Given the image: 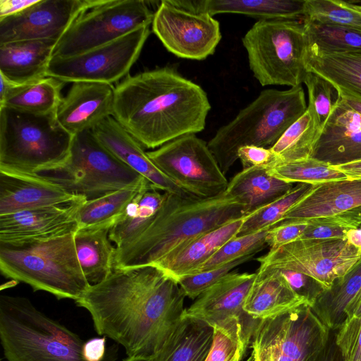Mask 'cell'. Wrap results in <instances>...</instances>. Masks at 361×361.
<instances>
[{
    "instance_id": "1",
    "label": "cell",
    "mask_w": 361,
    "mask_h": 361,
    "mask_svg": "<svg viewBox=\"0 0 361 361\" xmlns=\"http://www.w3.org/2000/svg\"><path fill=\"white\" fill-rule=\"evenodd\" d=\"M178 281L156 265L114 268L75 302L90 314L97 334L123 346L128 357L152 358L185 314Z\"/></svg>"
},
{
    "instance_id": "2",
    "label": "cell",
    "mask_w": 361,
    "mask_h": 361,
    "mask_svg": "<svg viewBox=\"0 0 361 361\" xmlns=\"http://www.w3.org/2000/svg\"><path fill=\"white\" fill-rule=\"evenodd\" d=\"M210 109L204 90L173 67L127 75L115 87L113 117L149 149L202 131Z\"/></svg>"
},
{
    "instance_id": "3",
    "label": "cell",
    "mask_w": 361,
    "mask_h": 361,
    "mask_svg": "<svg viewBox=\"0 0 361 361\" xmlns=\"http://www.w3.org/2000/svg\"><path fill=\"white\" fill-rule=\"evenodd\" d=\"M245 217L242 205L224 192L202 198L164 192L148 226L131 243L116 248L114 268L155 265L191 240Z\"/></svg>"
},
{
    "instance_id": "4",
    "label": "cell",
    "mask_w": 361,
    "mask_h": 361,
    "mask_svg": "<svg viewBox=\"0 0 361 361\" xmlns=\"http://www.w3.org/2000/svg\"><path fill=\"white\" fill-rule=\"evenodd\" d=\"M0 270L57 299L75 301L90 286L80 267L74 232L39 240L0 242Z\"/></svg>"
},
{
    "instance_id": "5",
    "label": "cell",
    "mask_w": 361,
    "mask_h": 361,
    "mask_svg": "<svg viewBox=\"0 0 361 361\" xmlns=\"http://www.w3.org/2000/svg\"><path fill=\"white\" fill-rule=\"evenodd\" d=\"M0 341L7 361H87L85 341L24 297L0 295Z\"/></svg>"
},
{
    "instance_id": "6",
    "label": "cell",
    "mask_w": 361,
    "mask_h": 361,
    "mask_svg": "<svg viewBox=\"0 0 361 361\" xmlns=\"http://www.w3.org/2000/svg\"><path fill=\"white\" fill-rule=\"evenodd\" d=\"M307 109L301 85L287 90H263L231 121L221 127L207 145L226 174L238 159L240 147H271Z\"/></svg>"
},
{
    "instance_id": "7",
    "label": "cell",
    "mask_w": 361,
    "mask_h": 361,
    "mask_svg": "<svg viewBox=\"0 0 361 361\" xmlns=\"http://www.w3.org/2000/svg\"><path fill=\"white\" fill-rule=\"evenodd\" d=\"M74 135L56 114L37 115L0 107V170L29 175L63 165Z\"/></svg>"
},
{
    "instance_id": "8",
    "label": "cell",
    "mask_w": 361,
    "mask_h": 361,
    "mask_svg": "<svg viewBox=\"0 0 361 361\" xmlns=\"http://www.w3.org/2000/svg\"><path fill=\"white\" fill-rule=\"evenodd\" d=\"M250 69L262 86L300 85L307 73L304 19L257 20L242 39Z\"/></svg>"
},
{
    "instance_id": "9",
    "label": "cell",
    "mask_w": 361,
    "mask_h": 361,
    "mask_svg": "<svg viewBox=\"0 0 361 361\" xmlns=\"http://www.w3.org/2000/svg\"><path fill=\"white\" fill-rule=\"evenodd\" d=\"M35 175L87 200L138 186L147 180L104 147L92 130L74 135L70 156L63 165Z\"/></svg>"
},
{
    "instance_id": "10",
    "label": "cell",
    "mask_w": 361,
    "mask_h": 361,
    "mask_svg": "<svg viewBox=\"0 0 361 361\" xmlns=\"http://www.w3.org/2000/svg\"><path fill=\"white\" fill-rule=\"evenodd\" d=\"M330 329L303 304L262 319L252 338V361H314L326 345Z\"/></svg>"
},
{
    "instance_id": "11",
    "label": "cell",
    "mask_w": 361,
    "mask_h": 361,
    "mask_svg": "<svg viewBox=\"0 0 361 361\" xmlns=\"http://www.w3.org/2000/svg\"><path fill=\"white\" fill-rule=\"evenodd\" d=\"M154 12L143 0H101L80 14L57 42L52 57H69L111 42L152 24Z\"/></svg>"
},
{
    "instance_id": "12",
    "label": "cell",
    "mask_w": 361,
    "mask_h": 361,
    "mask_svg": "<svg viewBox=\"0 0 361 361\" xmlns=\"http://www.w3.org/2000/svg\"><path fill=\"white\" fill-rule=\"evenodd\" d=\"M153 163L188 193L209 198L223 193L228 181L207 143L185 135L147 152Z\"/></svg>"
},
{
    "instance_id": "13",
    "label": "cell",
    "mask_w": 361,
    "mask_h": 361,
    "mask_svg": "<svg viewBox=\"0 0 361 361\" xmlns=\"http://www.w3.org/2000/svg\"><path fill=\"white\" fill-rule=\"evenodd\" d=\"M149 33V26H144L82 54L52 57L47 77L63 82H96L112 85L126 77Z\"/></svg>"
},
{
    "instance_id": "14",
    "label": "cell",
    "mask_w": 361,
    "mask_h": 361,
    "mask_svg": "<svg viewBox=\"0 0 361 361\" xmlns=\"http://www.w3.org/2000/svg\"><path fill=\"white\" fill-rule=\"evenodd\" d=\"M360 258L361 249L347 240L303 239L269 250L257 260L259 267L305 274L326 290Z\"/></svg>"
},
{
    "instance_id": "15",
    "label": "cell",
    "mask_w": 361,
    "mask_h": 361,
    "mask_svg": "<svg viewBox=\"0 0 361 361\" xmlns=\"http://www.w3.org/2000/svg\"><path fill=\"white\" fill-rule=\"evenodd\" d=\"M255 276L256 273H229L199 295L185 314L229 334L247 349L261 321L244 310Z\"/></svg>"
},
{
    "instance_id": "16",
    "label": "cell",
    "mask_w": 361,
    "mask_h": 361,
    "mask_svg": "<svg viewBox=\"0 0 361 361\" xmlns=\"http://www.w3.org/2000/svg\"><path fill=\"white\" fill-rule=\"evenodd\" d=\"M152 27L164 47L182 59H205L221 39L219 23L209 13L187 11L169 0L159 2Z\"/></svg>"
},
{
    "instance_id": "17",
    "label": "cell",
    "mask_w": 361,
    "mask_h": 361,
    "mask_svg": "<svg viewBox=\"0 0 361 361\" xmlns=\"http://www.w3.org/2000/svg\"><path fill=\"white\" fill-rule=\"evenodd\" d=\"M101 0H37L0 18V44L23 40L59 41L72 23Z\"/></svg>"
},
{
    "instance_id": "18",
    "label": "cell",
    "mask_w": 361,
    "mask_h": 361,
    "mask_svg": "<svg viewBox=\"0 0 361 361\" xmlns=\"http://www.w3.org/2000/svg\"><path fill=\"white\" fill-rule=\"evenodd\" d=\"M79 196L71 202L0 215V242H21L52 238L78 228Z\"/></svg>"
},
{
    "instance_id": "19",
    "label": "cell",
    "mask_w": 361,
    "mask_h": 361,
    "mask_svg": "<svg viewBox=\"0 0 361 361\" xmlns=\"http://www.w3.org/2000/svg\"><path fill=\"white\" fill-rule=\"evenodd\" d=\"M115 87L96 82H73L62 98L56 116L59 124L73 135L94 127L113 116Z\"/></svg>"
},
{
    "instance_id": "20",
    "label": "cell",
    "mask_w": 361,
    "mask_h": 361,
    "mask_svg": "<svg viewBox=\"0 0 361 361\" xmlns=\"http://www.w3.org/2000/svg\"><path fill=\"white\" fill-rule=\"evenodd\" d=\"M311 157L331 166L361 159V116L339 97L319 133Z\"/></svg>"
},
{
    "instance_id": "21",
    "label": "cell",
    "mask_w": 361,
    "mask_h": 361,
    "mask_svg": "<svg viewBox=\"0 0 361 361\" xmlns=\"http://www.w3.org/2000/svg\"><path fill=\"white\" fill-rule=\"evenodd\" d=\"M92 131L104 147L147 179L154 188L164 192L191 195L167 177L149 159L141 144L113 116L104 120Z\"/></svg>"
},
{
    "instance_id": "22",
    "label": "cell",
    "mask_w": 361,
    "mask_h": 361,
    "mask_svg": "<svg viewBox=\"0 0 361 361\" xmlns=\"http://www.w3.org/2000/svg\"><path fill=\"white\" fill-rule=\"evenodd\" d=\"M78 197L37 175L0 170V215L63 204Z\"/></svg>"
},
{
    "instance_id": "23",
    "label": "cell",
    "mask_w": 361,
    "mask_h": 361,
    "mask_svg": "<svg viewBox=\"0 0 361 361\" xmlns=\"http://www.w3.org/2000/svg\"><path fill=\"white\" fill-rule=\"evenodd\" d=\"M361 206V178L312 185L282 221L332 216ZM281 221V222H282Z\"/></svg>"
},
{
    "instance_id": "24",
    "label": "cell",
    "mask_w": 361,
    "mask_h": 361,
    "mask_svg": "<svg viewBox=\"0 0 361 361\" xmlns=\"http://www.w3.org/2000/svg\"><path fill=\"white\" fill-rule=\"evenodd\" d=\"M303 304L309 305L294 291L280 269L259 267L245 299L244 310L254 319L262 320Z\"/></svg>"
},
{
    "instance_id": "25",
    "label": "cell",
    "mask_w": 361,
    "mask_h": 361,
    "mask_svg": "<svg viewBox=\"0 0 361 361\" xmlns=\"http://www.w3.org/2000/svg\"><path fill=\"white\" fill-rule=\"evenodd\" d=\"M56 43L43 39L0 44V75L18 85L46 78Z\"/></svg>"
},
{
    "instance_id": "26",
    "label": "cell",
    "mask_w": 361,
    "mask_h": 361,
    "mask_svg": "<svg viewBox=\"0 0 361 361\" xmlns=\"http://www.w3.org/2000/svg\"><path fill=\"white\" fill-rule=\"evenodd\" d=\"M244 218L199 235L169 253L155 265L176 280L196 274L221 246L238 235Z\"/></svg>"
},
{
    "instance_id": "27",
    "label": "cell",
    "mask_w": 361,
    "mask_h": 361,
    "mask_svg": "<svg viewBox=\"0 0 361 361\" xmlns=\"http://www.w3.org/2000/svg\"><path fill=\"white\" fill-rule=\"evenodd\" d=\"M173 5L211 16L243 14L261 20L304 19L305 0H169Z\"/></svg>"
},
{
    "instance_id": "28",
    "label": "cell",
    "mask_w": 361,
    "mask_h": 361,
    "mask_svg": "<svg viewBox=\"0 0 361 361\" xmlns=\"http://www.w3.org/2000/svg\"><path fill=\"white\" fill-rule=\"evenodd\" d=\"M114 221L78 228L74 232L78 259L90 285L104 281L114 270L116 248L109 238Z\"/></svg>"
},
{
    "instance_id": "29",
    "label": "cell",
    "mask_w": 361,
    "mask_h": 361,
    "mask_svg": "<svg viewBox=\"0 0 361 361\" xmlns=\"http://www.w3.org/2000/svg\"><path fill=\"white\" fill-rule=\"evenodd\" d=\"M267 166L243 169L228 182L224 191L242 205L245 216L271 203L293 188V183L269 174Z\"/></svg>"
},
{
    "instance_id": "30",
    "label": "cell",
    "mask_w": 361,
    "mask_h": 361,
    "mask_svg": "<svg viewBox=\"0 0 361 361\" xmlns=\"http://www.w3.org/2000/svg\"><path fill=\"white\" fill-rule=\"evenodd\" d=\"M214 338L213 326L185 314L152 361H205Z\"/></svg>"
},
{
    "instance_id": "31",
    "label": "cell",
    "mask_w": 361,
    "mask_h": 361,
    "mask_svg": "<svg viewBox=\"0 0 361 361\" xmlns=\"http://www.w3.org/2000/svg\"><path fill=\"white\" fill-rule=\"evenodd\" d=\"M361 295V258L343 276L323 290L311 306L312 312L330 330L345 321V310Z\"/></svg>"
},
{
    "instance_id": "32",
    "label": "cell",
    "mask_w": 361,
    "mask_h": 361,
    "mask_svg": "<svg viewBox=\"0 0 361 361\" xmlns=\"http://www.w3.org/2000/svg\"><path fill=\"white\" fill-rule=\"evenodd\" d=\"M164 198V192L161 193L150 183L137 193L111 228L109 238L116 248L129 244L145 229Z\"/></svg>"
},
{
    "instance_id": "33",
    "label": "cell",
    "mask_w": 361,
    "mask_h": 361,
    "mask_svg": "<svg viewBox=\"0 0 361 361\" xmlns=\"http://www.w3.org/2000/svg\"><path fill=\"white\" fill-rule=\"evenodd\" d=\"M307 72L331 82L339 92L361 100V51L322 56L307 54Z\"/></svg>"
},
{
    "instance_id": "34",
    "label": "cell",
    "mask_w": 361,
    "mask_h": 361,
    "mask_svg": "<svg viewBox=\"0 0 361 361\" xmlns=\"http://www.w3.org/2000/svg\"><path fill=\"white\" fill-rule=\"evenodd\" d=\"M65 82L51 77L13 85L0 99L6 106L37 115L56 114L61 102V90Z\"/></svg>"
},
{
    "instance_id": "35",
    "label": "cell",
    "mask_w": 361,
    "mask_h": 361,
    "mask_svg": "<svg viewBox=\"0 0 361 361\" xmlns=\"http://www.w3.org/2000/svg\"><path fill=\"white\" fill-rule=\"evenodd\" d=\"M307 54L322 56L361 51V27L309 23L304 20Z\"/></svg>"
},
{
    "instance_id": "36",
    "label": "cell",
    "mask_w": 361,
    "mask_h": 361,
    "mask_svg": "<svg viewBox=\"0 0 361 361\" xmlns=\"http://www.w3.org/2000/svg\"><path fill=\"white\" fill-rule=\"evenodd\" d=\"M148 183L146 180L138 186L115 190L92 200L84 198L80 203L77 214L78 228L116 221L128 203Z\"/></svg>"
},
{
    "instance_id": "37",
    "label": "cell",
    "mask_w": 361,
    "mask_h": 361,
    "mask_svg": "<svg viewBox=\"0 0 361 361\" xmlns=\"http://www.w3.org/2000/svg\"><path fill=\"white\" fill-rule=\"evenodd\" d=\"M320 130L307 110L270 149L276 162H288L311 157Z\"/></svg>"
},
{
    "instance_id": "38",
    "label": "cell",
    "mask_w": 361,
    "mask_h": 361,
    "mask_svg": "<svg viewBox=\"0 0 361 361\" xmlns=\"http://www.w3.org/2000/svg\"><path fill=\"white\" fill-rule=\"evenodd\" d=\"M271 176L287 183L317 185L339 180L347 177L334 166L310 157L268 166Z\"/></svg>"
},
{
    "instance_id": "39",
    "label": "cell",
    "mask_w": 361,
    "mask_h": 361,
    "mask_svg": "<svg viewBox=\"0 0 361 361\" xmlns=\"http://www.w3.org/2000/svg\"><path fill=\"white\" fill-rule=\"evenodd\" d=\"M312 186L310 184L298 183L281 197L245 216L238 235L269 229L281 223L286 214L305 197Z\"/></svg>"
},
{
    "instance_id": "40",
    "label": "cell",
    "mask_w": 361,
    "mask_h": 361,
    "mask_svg": "<svg viewBox=\"0 0 361 361\" xmlns=\"http://www.w3.org/2000/svg\"><path fill=\"white\" fill-rule=\"evenodd\" d=\"M304 20L309 23L361 27V11L338 0H305Z\"/></svg>"
},
{
    "instance_id": "41",
    "label": "cell",
    "mask_w": 361,
    "mask_h": 361,
    "mask_svg": "<svg viewBox=\"0 0 361 361\" xmlns=\"http://www.w3.org/2000/svg\"><path fill=\"white\" fill-rule=\"evenodd\" d=\"M269 230L237 235L231 239L205 262L196 274L221 267L245 256L255 255L267 245V237Z\"/></svg>"
},
{
    "instance_id": "42",
    "label": "cell",
    "mask_w": 361,
    "mask_h": 361,
    "mask_svg": "<svg viewBox=\"0 0 361 361\" xmlns=\"http://www.w3.org/2000/svg\"><path fill=\"white\" fill-rule=\"evenodd\" d=\"M303 82L308 92L307 110L321 131L338 99V91L329 80L312 72L307 73Z\"/></svg>"
},
{
    "instance_id": "43",
    "label": "cell",
    "mask_w": 361,
    "mask_h": 361,
    "mask_svg": "<svg viewBox=\"0 0 361 361\" xmlns=\"http://www.w3.org/2000/svg\"><path fill=\"white\" fill-rule=\"evenodd\" d=\"M255 255L245 256L214 269L182 276L176 281L185 296L196 299L206 290L232 272L235 267L250 260Z\"/></svg>"
},
{
    "instance_id": "44",
    "label": "cell",
    "mask_w": 361,
    "mask_h": 361,
    "mask_svg": "<svg viewBox=\"0 0 361 361\" xmlns=\"http://www.w3.org/2000/svg\"><path fill=\"white\" fill-rule=\"evenodd\" d=\"M309 225L299 240L342 239L346 233L356 227L350 220L341 215L310 219Z\"/></svg>"
},
{
    "instance_id": "45",
    "label": "cell",
    "mask_w": 361,
    "mask_h": 361,
    "mask_svg": "<svg viewBox=\"0 0 361 361\" xmlns=\"http://www.w3.org/2000/svg\"><path fill=\"white\" fill-rule=\"evenodd\" d=\"M336 343L344 361H361V314L345 319L336 330Z\"/></svg>"
},
{
    "instance_id": "46",
    "label": "cell",
    "mask_w": 361,
    "mask_h": 361,
    "mask_svg": "<svg viewBox=\"0 0 361 361\" xmlns=\"http://www.w3.org/2000/svg\"><path fill=\"white\" fill-rule=\"evenodd\" d=\"M245 351L238 339L214 329L213 345L205 361H240Z\"/></svg>"
},
{
    "instance_id": "47",
    "label": "cell",
    "mask_w": 361,
    "mask_h": 361,
    "mask_svg": "<svg viewBox=\"0 0 361 361\" xmlns=\"http://www.w3.org/2000/svg\"><path fill=\"white\" fill-rule=\"evenodd\" d=\"M309 225V220L282 221L270 228L267 245L274 250L300 238Z\"/></svg>"
},
{
    "instance_id": "48",
    "label": "cell",
    "mask_w": 361,
    "mask_h": 361,
    "mask_svg": "<svg viewBox=\"0 0 361 361\" xmlns=\"http://www.w3.org/2000/svg\"><path fill=\"white\" fill-rule=\"evenodd\" d=\"M243 169L255 167L267 166L276 162V158L270 148L255 145H245L240 147L237 152Z\"/></svg>"
},
{
    "instance_id": "49",
    "label": "cell",
    "mask_w": 361,
    "mask_h": 361,
    "mask_svg": "<svg viewBox=\"0 0 361 361\" xmlns=\"http://www.w3.org/2000/svg\"><path fill=\"white\" fill-rule=\"evenodd\" d=\"M106 338H93L85 341L83 353L87 361H105L117 353L115 346H111L107 349Z\"/></svg>"
},
{
    "instance_id": "50",
    "label": "cell",
    "mask_w": 361,
    "mask_h": 361,
    "mask_svg": "<svg viewBox=\"0 0 361 361\" xmlns=\"http://www.w3.org/2000/svg\"><path fill=\"white\" fill-rule=\"evenodd\" d=\"M314 361H344L336 343V330H330L328 341Z\"/></svg>"
},
{
    "instance_id": "51",
    "label": "cell",
    "mask_w": 361,
    "mask_h": 361,
    "mask_svg": "<svg viewBox=\"0 0 361 361\" xmlns=\"http://www.w3.org/2000/svg\"><path fill=\"white\" fill-rule=\"evenodd\" d=\"M37 0H0V18L15 15L30 7Z\"/></svg>"
},
{
    "instance_id": "52",
    "label": "cell",
    "mask_w": 361,
    "mask_h": 361,
    "mask_svg": "<svg viewBox=\"0 0 361 361\" xmlns=\"http://www.w3.org/2000/svg\"><path fill=\"white\" fill-rule=\"evenodd\" d=\"M334 166L348 179L361 178V159Z\"/></svg>"
},
{
    "instance_id": "53",
    "label": "cell",
    "mask_w": 361,
    "mask_h": 361,
    "mask_svg": "<svg viewBox=\"0 0 361 361\" xmlns=\"http://www.w3.org/2000/svg\"><path fill=\"white\" fill-rule=\"evenodd\" d=\"M338 93L341 100L361 116V100L342 92H338Z\"/></svg>"
},
{
    "instance_id": "54",
    "label": "cell",
    "mask_w": 361,
    "mask_h": 361,
    "mask_svg": "<svg viewBox=\"0 0 361 361\" xmlns=\"http://www.w3.org/2000/svg\"><path fill=\"white\" fill-rule=\"evenodd\" d=\"M346 240L354 247L361 249V228L357 227L348 231Z\"/></svg>"
},
{
    "instance_id": "55",
    "label": "cell",
    "mask_w": 361,
    "mask_h": 361,
    "mask_svg": "<svg viewBox=\"0 0 361 361\" xmlns=\"http://www.w3.org/2000/svg\"><path fill=\"white\" fill-rule=\"evenodd\" d=\"M340 215L350 220L356 227L361 225V206L343 212Z\"/></svg>"
},
{
    "instance_id": "56",
    "label": "cell",
    "mask_w": 361,
    "mask_h": 361,
    "mask_svg": "<svg viewBox=\"0 0 361 361\" xmlns=\"http://www.w3.org/2000/svg\"><path fill=\"white\" fill-rule=\"evenodd\" d=\"M361 314V295L345 310L346 319Z\"/></svg>"
},
{
    "instance_id": "57",
    "label": "cell",
    "mask_w": 361,
    "mask_h": 361,
    "mask_svg": "<svg viewBox=\"0 0 361 361\" xmlns=\"http://www.w3.org/2000/svg\"><path fill=\"white\" fill-rule=\"evenodd\" d=\"M123 361H152V359L142 356H133L126 357Z\"/></svg>"
},
{
    "instance_id": "58",
    "label": "cell",
    "mask_w": 361,
    "mask_h": 361,
    "mask_svg": "<svg viewBox=\"0 0 361 361\" xmlns=\"http://www.w3.org/2000/svg\"><path fill=\"white\" fill-rule=\"evenodd\" d=\"M358 9H360L361 11V5H356V4H354Z\"/></svg>"
},
{
    "instance_id": "59",
    "label": "cell",
    "mask_w": 361,
    "mask_h": 361,
    "mask_svg": "<svg viewBox=\"0 0 361 361\" xmlns=\"http://www.w3.org/2000/svg\"><path fill=\"white\" fill-rule=\"evenodd\" d=\"M247 361H252V357L250 356L248 359H247Z\"/></svg>"
},
{
    "instance_id": "60",
    "label": "cell",
    "mask_w": 361,
    "mask_h": 361,
    "mask_svg": "<svg viewBox=\"0 0 361 361\" xmlns=\"http://www.w3.org/2000/svg\"><path fill=\"white\" fill-rule=\"evenodd\" d=\"M358 227L361 228V225H360Z\"/></svg>"
},
{
    "instance_id": "61",
    "label": "cell",
    "mask_w": 361,
    "mask_h": 361,
    "mask_svg": "<svg viewBox=\"0 0 361 361\" xmlns=\"http://www.w3.org/2000/svg\"><path fill=\"white\" fill-rule=\"evenodd\" d=\"M246 361H247V360Z\"/></svg>"
}]
</instances>
